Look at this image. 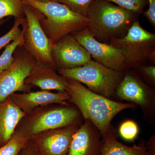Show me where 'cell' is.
<instances>
[{"label": "cell", "mask_w": 155, "mask_h": 155, "mask_svg": "<svg viewBox=\"0 0 155 155\" xmlns=\"http://www.w3.org/2000/svg\"><path fill=\"white\" fill-rule=\"evenodd\" d=\"M67 80L69 101L79 110L84 119H89L97 128L103 139L117 114L125 109L137 107L131 103L120 102L97 94L76 81Z\"/></svg>", "instance_id": "1"}, {"label": "cell", "mask_w": 155, "mask_h": 155, "mask_svg": "<svg viewBox=\"0 0 155 155\" xmlns=\"http://www.w3.org/2000/svg\"><path fill=\"white\" fill-rule=\"evenodd\" d=\"M136 17L135 13L110 2L94 0L87 11V27L96 39L110 45L126 35Z\"/></svg>", "instance_id": "2"}, {"label": "cell", "mask_w": 155, "mask_h": 155, "mask_svg": "<svg viewBox=\"0 0 155 155\" xmlns=\"http://www.w3.org/2000/svg\"><path fill=\"white\" fill-rule=\"evenodd\" d=\"M22 1L23 4L40 13V22L42 28L52 45L65 35L88 26L87 17L76 14L59 2Z\"/></svg>", "instance_id": "3"}, {"label": "cell", "mask_w": 155, "mask_h": 155, "mask_svg": "<svg viewBox=\"0 0 155 155\" xmlns=\"http://www.w3.org/2000/svg\"><path fill=\"white\" fill-rule=\"evenodd\" d=\"M17 132L28 140L41 133L52 129L81 123L83 118L79 110L67 103L59 105L38 108L25 115Z\"/></svg>", "instance_id": "4"}, {"label": "cell", "mask_w": 155, "mask_h": 155, "mask_svg": "<svg viewBox=\"0 0 155 155\" xmlns=\"http://www.w3.org/2000/svg\"><path fill=\"white\" fill-rule=\"evenodd\" d=\"M57 70L61 76L85 84L91 91L112 100L124 74V71L111 69L93 60L81 67Z\"/></svg>", "instance_id": "5"}, {"label": "cell", "mask_w": 155, "mask_h": 155, "mask_svg": "<svg viewBox=\"0 0 155 155\" xmlns=\"http://www.w3.org/2000/svg\"><path fill=\"white\" fill-rule=\"evenodd\" d=\"M155 34L144 29L137 20L131 25L126 35L111 43L121 51L125 58L126 70L143 65L155 57Z\"/></svg>", "instance_id": "6"}, {"label": "cell", "mask_w": 155, "mask_h": 155, "mask_svg": "<svg viewBox=\"0 0 155 155\" xmlns=\"http://www.w3.org/2000/svg\"><path fill=\"white\" fill-rule=\"evenodd\" d=\"M115 97L139 106L141 108L145 121L155 125V89L145 83L137 72L128 69L124 71Z\"/></svg>", "instance_id": "7"}, {"label": "cell", "mask_w": 155, "mask_h": 155, "mask_svg": "<svg viewBox=\"0 0 155 155\" xmlns=\"http://www.w3.org/2000/svg\"><path fill=\"white\" fill-rule=\"evenodd\" d=\"M14 61L8 69L0 74V103L18 91L28 92L30 86L25 84L37 61L23 45L15 50Z\"/></svg>", "instance_id": "8"}, {"label": "cell", "mask_w": 155, "mask_h": 155, "mask_svg": "<svg viewBox=\"0 0 155 155\" xmlns=\"http://www.w3.org/2000/svg\"><path fill=\"white\" fill-rule=\"evenodd\" d=\"M24 12L23 46L37 62L47 63L56 69L51 54L53 45L42 28L40 13L25 4Z\"/></svg>", "instance_id": "9"}, {"label": "cell", "mask_w": 155, "mask_h": 155, "mask_svg": "<svg viewBox=\"0 0 155 155\" xmlns=\"http://www.w3.org/2000/svg\"><path fill=\"white\" fill-rule=\"evenodd\" d=\"M71 34L88 52L93 61L117 71L126 70L125 57L121 51L97 40L88 27Z\"/></svg>", "instance_id": "10"}, {"label": "cell", "mask_w": 155, "mask_h": 155, "mask_svg": "<svg viewBox=\"0 0 155 155\" xmlns=\"http://www.w3.org/2000/svg\"><path fill=\"white\" fill-rule=\"evenodd\" d=\"M51 54L56 69L81 67L92 60L72 34L65 35L53 44Z\"/></svg>", "instance_id": "11"}, {"label": "cell", "mask_w": 155, "mask_h": 155, "mask_svg": "<svg viewBox=\"0 0 155 155\" xmlns=\"http://www.w3.org/2000/svg\"><path fill=\"white\" fill-rule=\"evenodd\" d=\"M81 124L52 129L31 140L39 155H67L72 139Z\"/></svg>", "instance_id": "12"}, {"label": "cell", "mask_w": 155, "mask_h": 155, "mask_svg": "<svg viewBox=\"0 0 155 155\" xmlns=\"http://www.w3.org/2000/svg\"><path fill=\"white\" fill-rule=\"evenodd\" d=\"M73 137L67 155H101L102 137L89 119H84Z\"/></svg>", "instance_id": "13"}, {"label": "cell", "mask_w": 155, "mask_h": 155, "mask_svg": "<svg viewBox=\"0 0 155 155\" xmlns=\"http://www.w3.org/2000/svg\"><path fill=\"white\" fill-rule=\"evenodd\" d=\"M10 97L14 104L26 115L38 108L52 104H63L69 101L70 96L67 91L51 92L48 91L13 94Z\"/></svg>", "instance_id": "14"}, {"label": "cell", "mask_w": 155, "mask_h": 155, "mask_svg": "<svg viewBox=\"0 0 155 155\" xmlns=\"http://www.w3.org/2000/svg\"><path fill=\"white\" fill-rule=\"evenodd\" d=\"M25 83L38 87L43 91H67V78L59 75L55 68L43 62L37 61Z\"/></svg>", "instance_id": "15"}, {"label": "cell", "mask_w": 155, "mask_h": 155, "mask_svg": "<svg viewBox=\"0 0 155 155\" xmlns=\"http://www.w3.org/2000/svg\"><path fill=\"white\" fill-rule=\"evenodd\" d=\"M25 115L10 97L0 103V147L10 140Z\"/></svg>", "instance_id": "16"}, {"label": "cell", "mask_w": 155, "mask_h": 155, "mask_svg": "<svg viewBox=\"0 0 155 155\" xmlns=\"http://www.w3.org/2000/svg\"><path fill=\"white\" fill-rule=\"evenodd\" d=\"M119 133L111 125L105 137L103 139L101 155H147L145 140H140L138 145L127 147L117 140Z\"/></svg>", "instance_id": "17"}, {"label": "cell", "mask_w": 155, "mask_h": 155, "mask_svg": "<svg viewBox=\"0 0 155 155\" xmlns=\"http://www.w3.org/2000/svg\"><path fill=\"white\" fill-rule=\"evenodd\" d=\"M24 6L22 0H0V20L10 16L25 18Z\"/></svg>", "instance_id": "18"}, {"label": "cell", "mask_w": 155, "mask_h": 155, "mask_svg": "<svg viewBox=\"0 0 155 155\" xmlns=\"http://www.w3.org/2000/svg\"><path fill=\"white\" fill-rule=\"evenodd\" d=\"M28 142L21 134L15 131L8 142L0 147V155H19Z\"/></svg>", "instance_id": "19"}, {"label": "cell", "mask_w": 155, "mask_h": 155, "mask_svg": "<svg viewBox=\"0 0 155 155\" xmlns=\"http://www.w3.org/2000/svg\"><path fill=\"white\" fill-rule=\"evenodd\" d=\"M22 30L20 36L7 45L0 56V74L11 67L14 61V54L15 50L20 45H23V31Z\"/></svg>", "instance_id": "20"}, {"label": "cell", "mask_w": 155, "mask_h": 155, "mask_svg": "<svg viewBox=\"0 0 155 155\" xmlns=\"http://www.w3.org/2000/svg\"><path fill=\"white\" fill-rule=\"evenodd\" d=\"M25 20V18H15L14 25L11 30L0 37V50L5 47L7 45L17 39L20 36L22 30L19 27Z\"/></svg>", "instance_id": "21"}, {"label": "cell", "mask_w": 155, "mask_h": 155, "mask_svg": "<svg viewBox=\"0 0 155 155\" xmlns=\"http://www.w3.org/2000/svg\"><path fill=\"white\" fill-rule=\"evenodd\" d=\"M94 0H58L76 14L87 17L89 8Z\"/></svg>", "instance_id": "22"}, {"label": "cell", "mask_w": 155, "mask_h": 155, "mask_svg": "<svg viewBox=\"0 0 155 155\" xmlns=\"http://www.w3.org/2000/svg\"><path fill=\"white\" fill-rule=\"evenodd\" d=\"M139 132L138 125L133 120L124 121L119 127L118 133L121 137L128 141H133L137 137Z\"/></svg>", "instance_id": "23"}, {"label": "cell", "mask_w": 155, "mask_h": 155, "mask_svg": "<svg viewBox=\"0 0 155 155\" xmlns=\"http://www.w3.org/2000/svg\"><path fill=\"white\" fill-rule=\"evenodd\" d=\"M135 13L140 14L146 5L147 0H106Z\"/></svg>", "instance_id": "24"}, {"label": "cell", "mask_w": 155, "mask_h": 155, "mask_svg": "<svg viewBox=\"0 0 155 155\" xmlns=\"http://www.w3.org/2000/svg\"><path fill=\"white\" fill-rule=\"evenodd\" d=\"M140 71L142 75L153 85L155 84V66L142 65L136 68Z\"/></svg>", "instance_id": "25"}, {"label": "cell", "mask_w": 155, "mask_h": 155, "mask_svg": "<svg viewBox=\"0 0 155 155\" xmlns=\"http://www.w3.org/2000/svg\"><path fill=\"white\" fill-rule=\"evenodd\" d=\"M149 4V8L144 12V15L151 24L155 25V0H147Z\"/></svg>", "instance_id": "26"}, {"label": "cell", "mask_w": 155, "mask_h": 155, "mask_svg": "<svg viewBox=\"0 0 155 155\" xmlns=\"http://www.w3.org/2000/svg\"><path fill=\"white\" fill-rule=\"evenodd\" d=\"M19 155H39L35 144L29 140L28 144L19 153Z\"/></svg>", "instance_id": "27"}, {"label": "cell", "mask_w": 155, "mask_h": 155, "mask_svg": "<svg viewBox=\"0 0 155 155\" xmlns=\"http://www.w3.org/2000/svg\"><path fill=\"white\" fill-rule=\"evenodd\" d=\"M147 155H155V135L151 137L146 142Z\"/></svg>", "instance_id": "28"}, {"label": "cell", "mask_w": 155, "mask_h": 155, "mask_svg": "<svg viewBox=\"0 0 155 155\" xmlns=\"http://www.w3.org/2000/svg\"><path fill=\"white\" fill-rule=\"evenodd\" d=\"M8 19L9 18H6L5 19H3L0 20V26L3 25V24H4L6 22H7Z\"/></svg>", "instance_id": "29"}, {"label": "cell", "mask_w": 155, "mask_h": 155, "mask_svg": "<svg viewBox=\"0 0 155 155\" xmlns=\"http://www.w3.org/2000/svg\"><path fill=\"white\" fill-rule=\"evenodd\" d=\"M36 1L41 2H58V0H36Z\"/></svg>", "instance_id": "30"}]
</instances>
